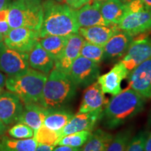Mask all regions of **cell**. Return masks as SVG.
<instances>
[{"mask_svg":"<svg viewBox=\"0 0 151 151\" xmlns=\"http://www.w3.org/2000/svg\"><path fill=\"white\" fill-rule=\"evenodd\" d=\"M48 110V113L43 124L48 129L55 131H61L74 116L72 111L65 108Z\"/></svg>","mask_w":151,"mask_h":151,"instance_id":"603a6c76","label":"cell"},{"mask_svg":"<svg viewBox=\"0 0 151 151\" xmlns=\"http://www.w3.org/2000/svg\"><path fill=\"white\" fill-rule=\"evenodd\" d=\"M145 104L142 96L127 88L110 98L103 108L100 121L106 129H116L141 113Z\"/></svg>","mask_w":151,"mask_h":151,"instance_id":"6da1fadb","label":"cell"},{"mask_svg":"<svg viewBox=\"0 0 151 151\" xmlns=\"http://www.w3.org/2000/svg\"><path fill=\"white\" fill-rule=\"evenodd\" d=\"M102 111L103 108H100L90 112L76 113L61 130L62 137L81 131L92 132L100 122Z\"/></svg>","mask_w":151,"mask_h":151,"instance_id":"5bb4252c","label":"cell"},{"mask_svg":"<svg viewBox=\"0 0 151 151\" xmlns=\"http://www.w3.org/2000/svg\"><path fill=\"white\" fill-rule=\"evenodd\" d=\"M117 27L134 37L148 32L151 30V8L147 6L137 12L125 13Z\"/></svg>","mask_w":151,"mask_h":151,"instance_id":"ba28073f","label":"cell"},{"mask_svg":"<svg viewBox=\"0 0 151 151\" xmlns=\"http://www.w3.org/2000/svg\"><path fill=\"white\" fill-rule=\"evenodd\" d=\"M139 35L130 45L129 49L120 62L123 64L129 73L138 65L151 58V38Z\"/></svg>","mask_w":151,"mask_h":151,"instance_id":"9c48e42d","label":"cell"},{"mask_svg":"<svg viewBox=\"0 0 151 151\" xmlns=\"http://www.w3.org/2000/svg\"><path fill=\"white\" fill-rule=\"evenodd\" d=\"M129 88L145 99H151V58L138 65L128 74Z\"/></svg>","mask_w":151,"mask_h":151,"instance_id":"8fae6325","label":"cell"},{"mask_svg":"<svg viewBox=\"0 0 151 151\" xmlns=\"http://www.w3.org/2000/svg\"><path fill=\"white\" fill-rule=\"evenodd\" d=\"M149 132L141 131L130 139L125 151H144L145 143Z\"/></svg>","mask_w":151,"mask_h":151,"instance_id":"1f68e13d","label":"cell"},{"mask_svg":"<svg viewBox=\"0 0 151 151\" xmlns=\"http://www.w3.org/2000/svg\"><path fill=\"white\" fill-rule=\"evenodd\" d=\"M149 127H151V110L150 111V114H149V117H148V122Z\"/></svg>","mask_w":151,"mask_h":151,"instance_id":"ee69618b","label":"cell"},{"mask_svg":"<svg viewBox=\"0 0 151 151\" xmlns=\"http://www.w3.org/2000/svg\"><path fill=\"white\" fill-rule=\"evenodd\" d=\"M132 135V130L130 128L119 132L113 137L106 151H125Z\"/></svg>","mask_w":151,"mask_h":151,"instance_id":"83f0119b","label":"cell"},{"mask_svg":"<svg viewBox=\"0 0 151 151\" xmlns=\"http://www.w3.org/2000/svg\"><path fill=\"white\" fill-rule=\"evenodd\" d=\"M6 130V127L5 124L0 120V138L4 135Z\"/></svg>","mask_w":151,"mask_h":151,"instance_id":"b9f144b4","label":"cell"},{"mask_svg":"<svg viewBox=\"0 0 151 151\" xmlns=\"http://www.w3.org/2000/svg\"><path fill=\"white\" fill-rule=\"evenodd\" d=\"M24 104L12 92L0 93V120L6 125L18 122L24 109Z\"/></svg>","mask_w":151,"mask_h":151,"instance_id":"7c38bea8","label":"cell"},{"mask_svg":"<svg viewBox=\"0 0 151 151\" xmlns=\"http://www.w3.org/2000/svg\"><path fill=\"white\" fill-rule=\"evenodd\" d=\"M3 41H4V36L0 35V44L3 42Z\"/></svg>","mask_w":151,"mask_h":151,"instance_id":"bcb514c9","label":"cell"},{"mask_svg":"<svg viewBox=\"0 0 151 151\" xmlns=\"http://www.w3.org/2000/svg\"><path fill=\"white\" fill-rule=\"evenodd\" d=\"M105 1H106V0H90V1H92V2H98V3H100V4H101Z\"/></svg>","mask_w":151,"mask_h":151,"instance_id":"f6af8a7d","label":"cell"},{"mask_svg":"<svg viewBox=\"0 0 151 151\" xmlns=\"http://www.w3.org/2000/svg\"><path fill=\"white\" fill-rule=\"evenodd\" d=\"M47 75L29 69L25 73L16 76H9L5 86L9 91L20 97L24 104H39Z\"/></svg>","mask_w":151,"mask_h":151,"instance_id":"277c9868","label":"cell"},{"mask_svg":"<svg viewBox=\"0 0 151 151\" xmlns=\"http://www.w3.org/2000/svg\"><path fill=\"white\" fill-rule=\"evenodd\" d=\"M80 55L99 65L104 60V48L102 46L85 41L81 48Z\"/></svg>","mask_w":151,"mask_h":151,"instance_id":"f546056e","label":"cell"},{"mask_svg":"<svg viewBox=\"0 0 151 151\" xmlns=\"http://www.w3.org/2000/svg\"><path fill=\"white\" fill-rule=\"evenodd\" d=\"M2 90H3V88H0V93H1V92H2Z\"/></svg>","mask_w":151,"mask_h":151,"instance_id":"681fc988","label":"cell"},{"mask_svg":"<svg viewBox=\"0 0 151 151\" xmlns=\"http://www.w3.org/2000/svg\"><path fill=\"white\" fill-rule=\"evenodd\" d=\"M9 8L2 9L0 11V22H8Z\"/></svg>","mask_w":151,"mask_h":151,"instance_id":"8d00e7d4","label":"cell"},{"mask_svg":"<svg viewBox=\"0 0 151 151\" xmlns=\"http://www.w3.org/2000/svg\"><path fill=\"white\" fill-rule=\"evenodd\" d=\"M100 11L109 26L117 25L125 13V4L121 0H106L101 4Z\"/></svg>","mask_w":151,"mask_h":151,"instance_id":"7402d4cb","label":"cell"},{"mask_svg":"<svg viewBox=\"0 0 151 151\" xmlns=\"http://www.w3.org/2000/svg\"><path fill=\"white\" fill-rule=\"evenodd\" d=\"M42 0H14L9 7L11 29L23 27L39 31L43 21Z\"/></svg>","mask_w":151,"mask_h":151,"instance_id":"5b68a950","label":"cell"},{"mask_svg":"<svg viewBox=\"0 0 151 151\" xmlns=\"http://www.w3.org/2000/svg\"><path fill=\"white\" fill-rule=\"evenodd\" d=\"M43 21L39 38L46 36H70L78 33L79 27L75 9L56 0L43 1Z\"/></svg>","mask_w":151,"mask_h":151,"instance_id":"7a4b0ae2","label":"cell"},{"mask_svg":"<svg viewBox=\"0 0 151 151\" xmlns=\"http://www.w3.org/2000/svg\"><path fill=\"white\" fill-rule=\"evenodd\" d=\"M100 74L98 64L79 55L71 66L69 76L77 88H88L96 82Z\"/></svg>","mask_w":151,"mask_h":151,"instance_id":"52a82bcc","label":"cell"},{"mask_svg":"<svg viewBox=\"0 0 151 151\" xmlns=\"http://www.w3.org/2000/svg\"><path fill=\"white\" fill-rule=\"evenodd\" d=\"M122 2H123L124 4H127L128 2H129L130 1H132V0H121Z\"/></svg>","mask_w":151,"mask_h":151,"instance_id":"7dc6e473","label":"cell"},{"mask_svg":"<svg viewBox=\"0 0 151 151\" xmlns=\"http://www.w3.org/2000/svg\"><path fill=\"white\" fill-rule=\"evenodd\" d=\"M128 74L127 69L122 62H119L108 73L99 76L97 82L104 93L116 95L122 91V81L127 78Z\"/></svg>","mask_w":151,"mask_h":151,"instance_id":"9a60e30c","label":"cell"},{"mask_svg":"<svg viewBox=\"0 0 151 151\" xmlns=\"http://www.w3.org/2000/svg\"><path fill=\"white\" fill-rule=\"evenodd\" d=\"M6 78L7 77L4 75V73L0 71V88H3L5 86Z\"/></svg>","mask_w":151,"mask_h":151,"instance_id":"60d3db41","label":"cell"},{"mask_svg":"<svg viewBox=\"0 0 151 151\" xmlns=\"http://www.w3.org/2000/svg\"><path fill=\"white\" fill-rule=\"evenodd\" d=\"M56 1H59V2H62V0H56Z\"/></svg>","mask_w":151,"mask_h":151,"instance_id":"c3c4849f","label":"cell"},{"mask_svg":"<svg viewBox=\"0 0 151 151\" xmlns=\"http://www.w3.org/2000/svg\"><path fill=\"white\" fill-rule=\"evenodd\" d=\"M11 137L17 139H30L34 137V130L27 124L18 122L8 131Z\"/></svg>","mask_w":151,"mask_h":151,"instance_id":"4dcf8cb0","label":"cell"},{"mask_svg":"<svg viewBox=\"0 0 151 151\" xmlns=\"http://www.w3.org/2000/svg\"><path fill=\"white\" fill-rule=\"evenodd\" d=\"M39 39V31L23 27L12 28L4 37L3 42L9 48L29 53Z\"/></svg>","mask_w":151,"mask_h":151,"instance_id":"30bf717a","label":"cell"},{"mask_svg":"<svg viewBox=\"0 0 151 151\" xmlns=\"http://www.w3.org/2000/svg\"><path fill=\"white\" fill-rule=\"evenodd\" d=\"M143 3L146 4L149 8H151V0H142Z\"/></svg>","mask_w":151,"mask_h":151,"instance_id":"7bdbcfd3","label":"cell"},{"mask_svg":"<svg viewBox=\"0 0 151 151\" xmlns=\"http://www.w3.org/2000/svg\"><path fill=\"white\" fill-rule=\"evenodd\" d=\"M100 6V3L90 1L81 8L75 9L76 17L79 27H89L98 25L109 26L101 16Z\"/></svg>","mask_w":151,"mask_h":151,"instance_id":"e0dca14e","label":"cell"},{"mask_svg":"<svg viewBox=\"0 0 151 151\" xmlns=\"http://www.w3.org/2000/svg\"><path fill=\"white\" fill-rule=\"evenodd\" d=\"M118 31L117 25H98L89 27H80L78 33L88 42L103 47L111 37Z\"/></svg>","mask_w":151,"mask_h":151,"instance_id":"d6986e66","label":"cell"},{"mask_svg":"<svg viewBox=\"0 0 151 151\" xmlns=\"http://www.w3.org/2000/svg\"><path fill=\"white\" fill-rule=\"evenodd\" d=\"M65 4L73 9H78L86 4L89 3L90 0H62Z\"/></svg>","mask_w":151,"mask_h":151,"instance_id":"836d02e7","label":"cell"},{"mask_svg":"<svg viewBox=\"0 0 151 151\" xmlns=\"http://www.w3.org/2000/svg\"><path fill=\"white\" fill-rule=\"evenodd\" d=\"M91 133L92 132L90 131H81L64 136L58 142V145L81 148L88 140Z\"/></svg>","mask_w":151,"mask_h":151,"instance_id":"f1b7e54d","label":"cell"},{"mask_svg":"<svg viewBox=\"0 0 151 151\" xmlns=\"http://www.w3.org/2000/svg\"><path fill=\"white\" fill-rule=\"evenodd\" d=\"M108 99L98 82H94L86 88L83 94L78 113H88L102 108Z\"/></svg>","mask_w":151,"mask_h":151,"instance_id":"ac0fdd59","label":"cell"},{"mask_svg":"<svg viewBox=\"0 0 151 151\" xmlns=\"http://www.w3.org/2000/svg\"><path fill=\"white\" fill-rule=\"evenodd\" d=\"M113 137L111 134L104 130H94L88 140L81 147V151H106Z\"/></svg>","mask_w":151,"mask_h":151,"instance_id":"cb8c5ba5","label":"cell"},{"mask_svg":"<svg viewBox=\"0 0 151 151\" xmlns=\"http://www.w3.org/2000/svg\"><path fill=\"white\" fill-rule=\"evenodd\" d=\"M134 38L133 36L121 30L117 32L103 46L104 60L113 61L123 58Z\"/></svg>","mask_w":151,"mask_h":151,"instance_id":"2e32d148","label":"cell"},{"mask_svg":"<svg viewBox=\"0 0 151 151\" xmlns=\"http://www.w3.org/2000/svg\"><path fill=\"white\" fill-rule=\"evenodd\" d=\"M55 146H46V145H38L35 151H52Z\"/></svg>","mask_w":151,"mask_h":151,"instance_id":"74e56055","label":"cell"},{"mask_svg":"<svg viewBox=\"0 0 151 151\" xmlns=\"http://www.w3.org/2000/svg\"><path fill=\"white\" fill-rule=\"evenodd\" d=\"M34 138L39 145H46L55 147L61 139V131H55L41 125L34 132Z\"/></svg>","mask_w":151,"mask_h":151,"instance_id":"4316f807","label":"cell"},{"mask_svg":"<svg viewBox=\"0 0 151 151\" xmlns=\"http://www.w3.org/2000/svg\"><path fill=\"white\" fill-rule=\"evenodd\" d=\"M30 69L29 55L0 44V71L9 76H16Z\"/></svg>","mask_w":151,"mask_h":151,"instance_id":"8992f818","label":"cell"},{"mask_svg":"<svg viewBox=\"0 0 151 151\" xmlns=\"http://www.w3.org/2000/svg\"><path fill=\"white\" fill-rule=\"evenodd\" d=\"M24 105L23 111L18 122L27 124L35 132L43 125L49 110L39 104H27Z\"/></svg>","mask_w":151,"mask_h":151,"instance_id":"44dd1931","label":"cell"},{"mask_svg":"<svg viewBox=\"0 0 151 151\" xmlns=\"http://www.w3.org/2000/svg\"><path fill=\"white\" fill-rule=\"evenodd\" d=\"M68 39L69 36L50 35L39 38V42L55 61L65 49Z\"/></svg>","mask_w":151,"mask_h":151,"instance_id":"484cf974","label":"cell"},{"mask_svg":"<svg viewBox=\"0 0 151 151\" xmlns=\"http://www.w3.org/2000/svg\"><path fill=\"white\" fill-rule=\"evenodd\" d=\"M86 41L78 33L69 36L67 45L59 58L55 61L54 69L69 75L73 62L80 55V52Z\"/></svg>","mask_w":151,"mask_h":151,"instance_id":"4fadbf2b","label":"cell"},{"mask_svg":"<svg viewBox=\"0 0 151 151\" xmlns=\"http://www.w3.org/2000/svg\"><path fill=\"white\" fill-rule=\"evenodd\" d=\"M147 6L143 3L142 0H132L129 2L125 4V13L137 12L143 10Z\"/></svg>","mask_w":151,"mask_h":151,"instance_id":"d6a6232c","label":"cell"},{"mask_svg":"<svg viewBox=\"0 0 151 151\" xmlns=\"http://www.w3.org/2000/svg\"><path fill=\"white\" fill-rule=\"evenodd\" d=\"M29 67L48 76L54 69L55 60L42 48L39 41L29 53Z\"/></svg>","mask_w":151,"mask_h":151,"instance_id":"ffe728a7","label":"cell"},{"mask_svg":"<svg viewBox=\"0 0 151 151\" xmlns=\"http://www.w3.org/2000/svg\"><path fill=\"white\" fill-rule=\"evenodd\" d=\"M10 29L11 27L9 26L8 22H0V35H3L4 37Z\"/></svg>","mask_w":151,"mask_h":151,"instance_id":"d590c367","label":"cell"},{"mask_svg":"<svg viewBox=\"0 0 151 151\" xmlns=\"http://www.w3.org/2000/svg\"><path fill=\"white\" fill-rule=\"evenodd\" d=\"M76 89L69 76L53 69L47 76L39 104L47 109L64 108L74 99Z\"/></svg>","mask_w":151,"mask_h":151,"instance_id":"3957f363","label":"cell"},{"mask_svg":"<svg viewBox=\"0 0 151 151\" xmlns=\"http://www.w3.org/2000/svg\"><path fill=\"white\" fill-rule=\"evenodd\" d=\"M11 2V0H0V11L9 8Z\"/></svg>","mask_w":151,"mask_h":151,"instance_id":"ab89813d","label":"cell"},{"mask_svg":"<svg viewBox=\"0 0 151 151\" xmlns=\"http://www.w3.org/2000/svg\"><path fill=\"white\" fill-rule=\"evenodd\" d=\"M81 148H76L69 146H58L54 148L52 151H81Z\"/></svg>","mask_w":151,"mask_h":151,"instance_id":"e575fe53","label":"cell"},{"mask_svg":"<svg viewBox=\"0 0 151 151\" xmlns=\"http://www.w3.org/2000/svg\"><path fill=\"white\" fill-rule=\"evenodd\" d=\"M144 151H151V132L148 133L145 143Z\"/></svg>","mask_w":151,"mask_h":151,"instance_id":"f35d334b","label":"cell"},{"mask_svg":"<svg viewBox=\"0 0 151 151\" xmlns=\"http://www.w3.org/2000/svg\"><path fill=\"white\" fill-rule=\"evenodd\" d=\"M38 145L35 138L17 139L6 136L0 138V151H35Z\"/></svg>","mask_w":151,"mask_h":151,"instance_id":"d4e9b609","label":"cell"}]
</instances>
